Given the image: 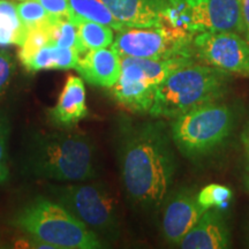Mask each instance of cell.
<instances>
[{"mask_svg":"<svg viewBox=\"0 0 249 249\" xmlns=\"http://www.w3.org/2000/svg\"><path fill=\"white\" fill-rule=\"evenodd\" d=\"M121 23L130 28L165 26L164 15L173 0H103Z\"/></svg>","mask_w":249,"mask_h":249,"instance_id":"8fae6325","label":"cell"},{"mask_svg":"<svg viewBox=\"0 0 249 249\" xmlns=\"http://www.w3.org/2000/svg\"><path fill=\"white\" fill-rule=\"evenodd\" d=\"M163 204L161 231L164 239L178 247L183 236L207 210L198 203L197 192L191 187H181L167 194Z\"/></svg>","mask_w":249,"mask_h":249,"instance_id":"30bf717a","label":"cell"},{"mask_svg":"<svg viewBox=\"0 0 249 249\" xmlns=\"http://www.w3.org/2000/svg\"><path fill=\"white\" fill-rule=\"evenodd\" d=\"M196 58L230 74L249 77V42L234 31L198 33L194 35Z\"/></svg>","mask_w":249,"mask_h":249,"instance_id":"ba28073f","label":"cell"},{"mask_svg":"<svg viewBox=\"0 0 249 249\" xmlns=\"http://www.w3.org/2000/svg\"><path fill=\"white\" fill-rule=\"evenodd\" d=\"M231 245V233L219 209H208L178 245L182 249H225Z\"/></svg>","mask_w":249,"mask_h":249,"instance_id":"7c38bea8","label":"cell"},{"mask_svg":"<svg viewBox=\"0 0 249 249\" xmlns=\"http://www.w3.org/2000/svg\"><path fill=\"white\" fill-rule=\"evenodd\" d=\"M52 189L58 203L98 236H116L120 226L118 203L104 183H76Z\"/></svg>","mask_w":249,"mask_h":249,"instance_id":"8992f818","label":"cell"},{"mask_svg":"<svg viewBox=\"0 0 249 249\" xmlns=\"http://www.w3.org/2000/svg\"><path fill=\"white\" fill-rule=\"evenodd\" d=\"M111 90V95L118 104L134 113H149L155 101L157 87L135 76L120 74Z\"/></svg>","mask_w":249,"mask_h":249,"instance_id":"9a60e30c","label":"cell"},{"mask_svg":"<svg viewBox=\"0 0 249 249\" xmlns=\"http://www.w3.org/2000/svg\"><path fill=\"white\" fill-rule=\"evenodd\" d=\"M50 44L59 48L75 49L81 52L76 24L67 18H52L49 23Z\"/></svg>","mask_w":249,"mask_h":249,"instance_id":"d6986e66","label":"cell"},{"mask_svg":"<svg viewBox=\"0 0 249 249\" xmlns=\"http://www.w3.org/2000/svg\"><path fill=\"white\" fill-rule=\"evenodd\" d=\"M79 51L75 49L59 48L57 46V55H55L54 70L67 71L75 68L80 59Z\"/></svg>","mask_w":249,"mask_h":249,"instance_id":"484cf974","label":"cell"},{"mask_svg":"<svg viewBox=\"0 0 249 249\" xmlns=\"http://www.w3.org/2000/svg\"><path fill=\"white\" fill-rule=\"evenodd\" d=\"M194 34L170 26L130 28L118 31L111 48L120 57L170 59L196 57Z\"/></svg>","mask_w":249,"mask_h":249,"instance_id":"52a82bcc","label":"cell"},{"mask_svg":"<svg viewBox=\"0 0 249 249\" xmlns=\"http://www.w3.org/2000/svg\"><path fill=\"white\" fill-rule=\"evenodd\" d=\"M185 28L189 33L234 31L244 34L240 0H183Z\"/></svg>","mask_w":249,"mask_h":249,"instance_id":"9c48e42d","label":"cell"},{"mask_svg":"<svg viewBox=\"0 0 249 249\" xmlns=\"http://www.w3.org/2000/svg\"><path fill=\"white\" fill-rule=\"evenodd\" d=\"M96 149L86 134L68 130L37 134L30 143L27 170L39 178L87 181L96 177Z\"/></svg>","mask_w":249,"mask_h":249,"instance_id":"7a4b0ae2","label":"cell"},{"mask_svg":"<svg viewBox=\"0 0 249 249\" xmlns=\"http://www.w3.org/2000/svg\"><path fill=\"white\" fill-rule=\"evenodd\" d=\"M55 55H57V46L46 45L42 48L38 52L34 54V57L29 61L23 65L24 68L31 73H36L39 71L54 70Z\"/></svg>","mask_w":249,"mask_h":249,"instance_id":"603a6c76","label":"cell"},{"mask_svg":"<svg viewBox=\"0 0 249 249\" xmlns=\"http://www.w3.org/2000/svg\"><path fill=\"white\" fill-rule=\"evenodd\" d=\"M18 1H24V0H18Z\"/></svg>","mask_w":249,"mask_h":249,"instance_id":"1f68e13d","label":"cell"},{"mask_svg":"<svg viewBox=\"0 0 249 249\" xmlns=\"http://www.w3.org/2000/svg\"><path fill=\"white\" fill-rule=\"evenodd\" d=\"M18 14L27 30L51 21L48 12L37 0H24L17 5Z\"/></svg>","mask_w":249,"mask_h":249,"instance_id":"7402d4cb","label":"cell"},{"mask_svg":"<svg viewBox=\"0 0 249 249\" xmlns=\"http://www.w3.org/2000/svg\"><path fill=\"white\" fill-rule=\"evenodd\" d=\"M241 2V15L244 22V35L249 42V0H240Z\"/></svg>","mask_w":249,"mask_h":249,"instance_id":"83f0119b","label":"cell"},{"mask_svg":"<svg viewBox=\"0 0 249 249\" xmlns=\"http://www.w3.org/2000/svg\"><path fill=\"white\" fill-rule=\"evenodd\" d=\"M12 225L57 249H97L99 236L58 202L36 197L18 210Z\"/></svg>","mask_w":249,"mask_h":249,"instance_id":"277c9868","label":"cell"},{"mask_svg":"<svg viewBox=\"0 0 249 249\" xmlns=\"http://www.w3.org/2000/svg\"><path fill=\"white\" fill-rule=\"evenodd\" d=\"M164 121L127 123L118 139L120 176L127 197L143 211L158 210L169 194L177 158Z\"/></svg>","mask_w":249,"mask_h":249,"instance_id":"6da1fadb","label":"cell"},{"mask_svg":"<svg viewBox=\"0 0 249 249\" xmlns=\"http://www.w3.org/2000/svg\"><path fill=\"white\" fill-rule=\"evenodd\" d=\"M27 34V28L18 14L17 5L8 0H0V46H21Z\"/></svg>","mask_w":249,"mask_h":249,"instance_id":"ac0fdd59","label":"cell"},{"mask_svg":"<svg viewBox=\"0 0 249 249\" xmlns=\"http://www.w3.org/2000/svg\"><path fill=\"white\" fill-rule=\"evenodd\" d=\"M50 17L70 18L71 11L68 0H37Z\"/></svg>","mask_w":249,"mask_h":249,"instance_id":"4316f807","label":"cell"},{"mask_svg":"<svg viewBox=\"0 0 249 249\" xmlns=\"http://www.w3.org/2000/svg\"><path fill=\"white\" fill-rule=\"evenodd\" d=\"M9 136V123L5 113L0 111V183L9 177L7 164V141Z\"/></svg>","mask_w":249,"mask_h":249,"instance_id":"cb8c5ba5","label":"cell"},{"mask_svg":"<svg viewBox=\"0 0 249 249\" xmlns=\"http://www.w3.org/2000/svg\"><path fill=\"white\" fill-rule=\"evenodd\" d=\"M14 73V60L6 50H0V96L11 83Z\"/></svg>","mask_w":249,"mask_h":249,"instance_id":"d4e9b609","label":"cell"},{"mask_svg":"<svg viewBox=\"0 0 249 249\" xmlns=\"http://www.w3.org/2000/svg\"><path fill=\"white\" fill-rule=\"evenodd\" d=\"M49 23L50 22L40 24V26L28 30L26 39H24L23 44L21 45L20 51H18V60L22 65L29 61L34 57V54L38 52L40 49L50 45Z\"/></svg>","mask_w":249,"mask_h":249,"instance_id":"ffe728a7","label":"cell"},{"mask_svg":"<svg viewBox=\"0 0 249 249\" xmlns=\"http://www.w3.org/2000/svg\"><path fill=\"white\" fill-rule=\"evenodd\" d=\"M241 143H242V147H244L246 160H247V164L249 167V118H248L247 123H246V124H245L244 129H242Z\"/></svg>","mask_w":249,"mask_h":249,"instance_id":"f1b7e54d","label":"cell"},{"mask_svg":"<svg viewBox=\"0 0 249 249\" xmlns=\"http://www.w3.org/2000/svg\"><path fill=\"white\" fill-rule=\"evenodd\" d=\"M71 18H79L82 20L93 21L111 27L116 31H121L127 28L112 14L110 8L103 0H68Z\"/></svg>","mask_w":249,"mask_h":249,"instance_id":"2e32d148","label":"cell"},{"mask_svg":"<svg viewBox=\"0 0 249 249\" xmlns=\"http://www.w3.org/2000/svg\"><path fill=\"white\" fill-rule=\"evenodd\" d=\"M75 70L90 85L110 89L120 76V55L112 48L91 50L79 59Z\"/></svg>","mask_w":249,"mask_h":249,"instance_id":"4fadbf2b","label":"cell"},{"mask_svg":"<svg viewBox=\"0 0 249 249\" xmlns=\"http://www.w3.org/2000/svg\"><path fill=\"white\" fill-rule=\"evenodd\" d=\"M70 20L76 24L82 54L91 50L108 48L113 43L114 33L111 27L79 18H71Z\"/></svg>","mask_w":249,"mask_h":249,"instance_id":"e0dca14e","label":"cell"},{"mask_svg":"<svg viewBox=\"0 0 249 249\" xmlns=\"http://www.w3.org/2000/svg\"><path fill=\"white\" fill-rule=\"evenodd\" d=\"M244 183H245L246 189L249 192V167H247V172H246V174H245Z\"/></svg>","mask_w":249,"mask_h":249,"instance_id":"f546056e","label":"cell"},{"mask_svg":"<svg viewBox=\"0 0 249 249\" xmlns=\"http://www.w3.org/2000/svg\"><path fill=\"white\" fill-rule=\"evenodd\" d=\"M86 87L82 77L70 75L62 88L57 104L50 110V118L55 126L70 129L87 117Z\"/></svg>","mask_w":249,"mask_h":249,"instance_id":"5bb4252c","label":"cell"},{"mask_svg":"<svg viewBox=\"0 0 249 249\" xmlns=\"http://www.w3.org/2000/svg\"><path fill=\"white\" fill-rule=\"evenodd\" d=\"M233 192L229 187L217 183L205 186L197 193V201L205 210L222 209L232 200Z\"/></svg>","mask_w":249,"mask_h":249,"instance_id":"44dd1931","label":"cell"},{"mask_svg":"<svg viewBox=\"0 0 249 249\" xmlns=\"http://www.w3.org/2000/svg\"><path fill=\"white\" fill-rule=\"evenodd\" d=\"M248 247H249V231H248Z\"/></svg>","mask_w":249,"mask_h":249,"instance_id":"4dcf8cb0","label":"cell"},{"mask_svg":"<svg viewBox=\"0 0 249 249\" xmlns=\"http://www.w3.org/2000/svg\"><path fill=\"white\" fill-rule=\"evenodd\" d=\"M231 74L210 65H186L158 86L149 114L172 120L208 103L220 101L229 90Z\"/></svg>","mask_w":249,"mask_h":249,"instance_id":"3957f363","label":"cell"},{"mask_svg":"<svg viewBox=\"0 0 249 249\" xmlns=\"http://www.w3.org/2000/svg\"><path fill=\"white\" fill-rule=\"evenodd\" d=\"M235 121L234 108L220 99L172 119L171 138L185 157L192 160H202L227 141L234 129Z\"/></svg>","mask_w":249,"mask_h":249,"instance_id":"5b68a950","label":"cell"}]
</instances>
